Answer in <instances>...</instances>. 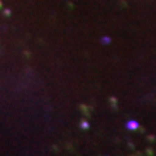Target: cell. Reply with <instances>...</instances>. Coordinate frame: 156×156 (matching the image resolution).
Here are the masks:
<instances>
[{"label": "cell", "instance_id": "obj_1", "mask_svg": "<svg viewBox=\"0 0 156 156\" xmlns=\"http://www.w3.org/2000/svg\"><path fill=\"white\" fill-rule=\"evenodd\" d=\"M128 126H129V128H131V129H133V128H136V126H138V124H136V122H134V121H130V122L128 124Z\"/></svg>", "mask_w": 156, "mask_h": 156}]
</instances>
